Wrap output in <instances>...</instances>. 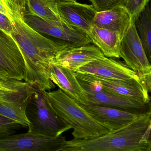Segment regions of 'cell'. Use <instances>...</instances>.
Segmentation results:
<instances>
[{"mask_svg":"<svg viewBox=\"0 0 151 151\" xmlns=\"http://www.w3.org/2000/svg\"><path fill=\"white\" fill-rule=\"evenodd\" d=\"M19 8L24 13L25 11V0H12Z\"/></svg>","mask_w":151,"mask_h":151,"instance_id":"cell-27","label":"cell"},{"mask_svg":"<svg viewBox=\"0 0 151 151\" xmlns=\"http://www.w3.org/2000/svg\"><path fill=\"white\" fill-rule=\"evenodd\" d=\"M148 142L150 143V145L151 151V129L150 131V134H149V139H148Z\"/></svg>","mask_w":151,"mask_h":151,"instance_id":"cell-29","label":"cell"},{"mask_svg":"<svg viewBox=\"0 0 151 151\" xmlns=\"http://www.w3.org/2000/svg\"><path fill=\"white\" fill-rule=\"evenodd\" d=\"M133 18L124 6H119L96 13L93 25L118 33L123 37Z\"/></svg>","mask_w":151,"mask_h":151,"instance_id":"cell-17","label":"cell"},{"mask_svg":"<svg viewBox=\"0 0 151 151\" xmlns=\"http://www.w3.org/2000/svg\"><path fill=\"white\" fill-rule=\"evenodd\" d=\"M150 2L151 4V0H150Z\"/></svg>","mask_w":151,"mask_h":151,"instance_id":"cell-32","label":"cell"},{"mask_svg":"<svg viewBox=\"0 0 151 151\" xmlns=\"http://www.w3.org/2000/svg\"><path fill=\"white\" fill-rule=\"evenodd\" d=\"M16 80L3 81L0 80V91H9L13 89Z\"/></svg>","mask_w":151,"mask_h":151,"instance_id":"cell-26","label":"cell"},{"mask_svg":"<svg viewBox=\"0 0 151 151\" xmlns=\"http://www.w3.org/2000/svg\"><path fill=\"white\" fill-rule=\"evenodd\" d=\"M35 87L29 99L26 114L30 124L28 133L33 134L57 137L71 129L58 115L45 93Z\"/></svg>","mask_w":151,"mask_h":151,"instance_id":"cell-4","label":"cell"},{"mask_svg":"<svg viewBox=\"0 0 151 151\" xmlns=\"http://www.w3.org/2000/svg\"><path fill=\"white\" fill-rule=\"evenodd\" d=\"M76 73L78 81L94 88L148 104L150 101L149 91L136 81H125L102 78L91 74Z\"/></svg>","mask_w":151,"mask_h":151,"instance_id":"cell-9","label":"cell"},{"mask_svg":"<svg viewBox=\"0 0 151 151\" xmlns=\"http://www.w3.org/2000/svg\"><path fill=\"white\" fill-rule=\"evenodd\" d=\"M59 0H25V11L42 19L52 22H63L58 10Z\"/></svg>","mask_w":151,"mask_h":151,"instance_id":"cell-19","label":"cell"},{"mask_svg":"<svg viewBox=\"0 0 151 151\" xmlns=\"http://www.w3.org/2000/svg\"><path fill=\"white\" fill-rule=\"evenodd\" d=\"M95 10L105 11L119 6H124L127 0H88Z\"/></svg>","mask_w":151,"mask_h":151,"instance_id":"cell-23","label":"cell"},{"mask_svg":"<svg viewBox=\"0 0 151 151\" xmlns=\"http://www.w3.org/2000/svg\"><path fill=\"white\" fill-rule=\"evenodd\" d=\"M23 127L19 122L0 115V138L15 134Z\"/></svg>","mask_w":151,"mask_h":151,"instance_id":"cell-21","label":"cell"},{"mask_svg":"<svg viewBox=\"0 0 151 151\" xmlns=\"http://www.w3.org/2000/svg\"><path fill=\"white\" fill-rule=\"evenodd\" d=\"M91 42L107 58H120V46L122 37L118 33L93 25L88 34Z\"/></svg>","mask_w":151,"mask_h":151,"instance_id":"cell-18","label":"cell"},{"mask_svg":"<svg viewBox=\"0 0 151 151\" xmlns=\"http://www.w3.org/2000/svg\"><path fill=\"white\" fill-rule=\"evenodd\" d=\"M12 36L22 52L27 68L25 82L42 91H50L55 88L50 78L49 69L58 54L68 49L34 30L22 18L12 20Z\"/></svg>","mask_w":151,"mask_h":151,"instance_id":"cell-1","label":"cell"},{"mask_svg":"<svg viewBox=\"0 0 151 151\" xmlns=\"http://www.w3.org/2000/svg\"><path fill=\"white\" fill-rule=\"evenodd\" d=\"M0 29L12 36L13 32L12 20L5 14L0 12Z\"/></svg>","mask_w":151,"mask_h":151,"instance_id":"cell-25","label":"cell"},{"mask_svg":"<svg viewBox=\"0 0 151 151\" xmlns=\"http://www.w3.org/2000/svg\"><path fill=\"white\" fill-rule=\"evenodd\" d=\"M150 1V0H127L124 6L135 19Z\"/></svg>","mask_w":151,"mask_h":151,"instance_id":"cell-24","label":"cell"},{"mask_svg":"<svg viewBox=\"0 0 151 151\" xmlns=\"http://www.w3.org/2000/svg\"><path fill=\"white\" fill-rule=\"evenodd\" d=\"M151 129V119L150 121V126H149V128H148V129L146 131V133L144 135L142 139V142H148V139H149V134H150V131Z\"/></svg>","mask_w":151,"mask_h":151,"instance_id":"cell-28","label":"cell"},{"mask_svg":"<svg viewBox=\"0 0 151 151\" xmlns=\"http://www.w3.org/2000/svg\"><path fill=\"white\" fill-rule=\"evenodd\" d=\"M50 104L58 115L73 129L74 139L95 138L109 132L97 122L78 103L60 89L45 91Z\"/></svg>","mask_w":151,"mask_h":151,"instance_id":"cell-3","label":"cell"},{"mask_svg":"<svg viewBox=\"0 0 151 151\" xmlns=\"http://www.w3.org/2000/svg\"><path fill=\"white\" fill-rule=\"evenodd\" d=\"M139 39L151 65V4L145 6L135 19Z\"/></svg>","mask_w":151,"mask_h":151,"instance_id":"cell-20","label":"cell"},{"mask_svg":"<svg viewBox=\"0 0 151 151\" xmlns=\"http://www.w3.org/2000/svg\"><path fill=\"white\" fill-rule=\"evenodd\" d=\"M0 12L5 14L12 20L23 18L24 12L12 0H0Z\"/></svg>","mask_w":151,"mask_h":151,"instance_id":"cell-22","label":"cell"},{"mask_svg":"<svg viewBox=\"0 0 151 151\" xmlns=\"http://www.w3.org/2000/svg\"><path fill=\"white\" fill-rule=\"evenodd\" d=\"M35 88L31 83L16 81L13 89L0 91V115L28 127L26 110Z\"/></svg>","mask_w":151,"mask_h":151,"instance_id":"cell-7","label":"cell"},{"mask_svg":"<svg viewBox=\"0 0 151 151\" xmlns=\"http://www.w3.org/2000/svg\"><path fill=\"white\" fill-rule=\"evenodd\" d=\"M75 72L91 74L111 80L136 81L145 87L136 73L122 63L105 56L89 63Z\"/></svg>","mask_w":151,"mask_h":151,"instance_id":"cell-11","label":"cell"},{"mask_svg":"<svg viewBox=\"0 0 151 151\" xmlns=\"http://www.w3.org/2000/svg\"><path fill=\"white\" fill-rule=\"evenodd\" d=\"M64 137H51L27 133L0 138V151H64Z\"/></svg>","mask_w":151,"mask_h":151,"instance_id":"cell-10","label":"cell"},{"mask_svg":"<svg viewBox=\"0 0 151 151\" xmlns=\"http://www.w3.org/2000/svg\"><path fill=\"white\" fill-rule=\"evenodd\" d=\"M78 104L97 122L109 131L124 127L143 114L111 107Z\"/></svg>","mask_w":151,"mask_h":151,"instance_id":"cell-14","label":"cell"},{"mask_svg":"<svg viewBox=\"0 0 151 151\" xmlns=\"http://www.w3.org/2000/svg\"><path fill=\"white\" fill-rule=\"evenodd\" d=\"M151 107L127 126L95 138L66 141L64 151H151L142 140L150 126Z\"/></svg>","mask_w":151,"mask_h":151,"instance_id":"cell-2","label":"cell"},{"mask_svg":"<svg viewBox=\"0 0 151 151\" xmlns=\"http://www.w3.org/2000/svg\"><path fill=\"white\" fill-rule=\"evenodd\" d=\"M61 1H73L76 0H61Z\"/></svg>","mask_w":151,"mask_h":151,"instance_id":"cell-30","label":"cell"},{"mask_svg":"<svg viewBox=\"0 0 151 151\" xmlns=\"http://www.w3.org/2000/svg\"><path fill=\"white\" fill-rule=\"evenodd\" d=\"M150 69L151 71V65H150Z\"/></svg>","mask_w":151,"mask_h":151,"instance_id":"cell-31","label":"cell"},{"mask_svg":"<svg viewBox=\"0 0 151 151\" xmlns=\"http://www.w3.org/2000/svg\"><path fill=\"white\" fill-rule=\"evenodd\" d=\"M86 92L88 104L116 108L137 114L146 113L150 109L147 104L138 103L129 99L94 88L79 81Z\"/></svg>","mask_w":151,"mask_h":151,"instance_id":"cell-12","label":"cell"},{"mask_svg":"<svg viewBox=\"0 0 151 151\" xmlns=\"http://www.w3.org/2000/svg\"><path fill=\"white\" fill-rule=\"evenodd\" d=\"M119 52L120 58L138 74L144 86L151 92V65L139 39L134 18L122 39Z\"/></svg>","mask_w":151,"mask_h":151,"instance_id":"cell-6","label":"cell"},{"mask_svg":"<svg viewBox=\"0 0 151 151\" xmlns=\"http://www.w3.org/2000/svg\"><path fill=\"white\" fill-rule=\"evenodd\" d=\"M57 7L59 16L64 23L88 35L89 33L97 12L91 4L80 3L76 1L59 0Z\"/></svg>","mask_w":151,"mask_h":151,"instance_id":"cell-13","label":"cell"},{"mask_svg":"<svg viewBox=\"0 0 151 151\" xmlns=\"http://www.w3.org/2000/svg\"><path fill=\"white\" fill-rule=\"evenodd\" d=\"M104 57L100 50L91 43L64 50L58 55L53 63L76 72L89 63Z\"/></svg>","mask_w":151,"mask_h":151,"instance_id":"cell-16","label":"cell"},{"mask_svg":"<svg viewBox=\"0 0 151 151\" xmlns=\"http://www.w3.org/2000/svg\"><path fill=\"white\" fill-rule=\"evenodd\" d=\"M27 68L18 45L12 36L0 29V80L25 81Z\"/></svg>","mask_w":151,"mask_h":151,"instance_id":"cell-8","label":"cell"},{"mask_svg":"<svg viewBox=\"0 0 151 151\" xmlns=\"http://www.w3.org/2000/svg\"><path fill=\"white\" fill-rule=\"evenodd\" d=\"M50 78L59 89L77 103L87 105L86 92L76 76L75 72L56 64H50Z\"/></svg>","mask_w":151,"mask_h":151,"instance_id":"cell-15","label":"cell"},{"mask_svg":"<svg viewBox=\"0 0 151 151\" xmlns=\"http://www.w3.org/2000/svg\"><path fill=\"white\" fill-rule=\"evenodd\" d=\"M22 19L39 33L69 48L92 43L86 33L64 22H52L26 13H24Z\"/></svg>","mask_w":151,"mask_h":151,"instance_id":"cell-5","label":"cell"}]
</instances>
